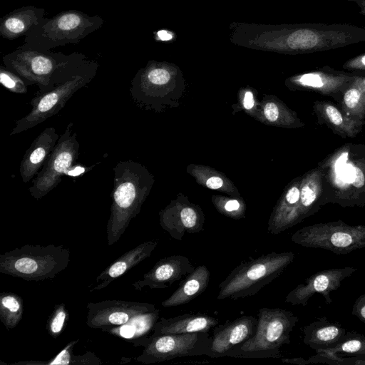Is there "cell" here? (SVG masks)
<instances>
[{
	"label": "cell",
	"instance_id": "cell-21",
	"mask_svg": "<svg viewBox=\"0 0 365 365\" xmlns=\"http://www.w3.org/2000/svg\"><path fill=\"white\" fill-rule=\"evenodd\" d=\"M43 8L24 6L16 9L0 19V35L8 40L26 36L45 18Z\"/></svg>",
	"mask_w": 365,
	"mask_h": 365
},
{
	"label": "cell",
	"instance_id": "cell-7",
	"mask_svg": "<svg viewBox=\"0 0 365 365\" xmlns=\"http://www.w3.org/2000/svg\"><path fill=\"white\" fill-rule=\"evenodd\" d=\"M299 321L292 312L261 308L254 335L229 351L226 356L242 359L280 358V348L290 343V333Z\"/></svg>",
	"mask_w": 365,
	"mask_h": 365
},
{
	"label": "cell",
	"instance_id": "cell-9",
	"mask_svg": "<svg viewBox=\"0 0 365 365\" xmlns=\"http://www.w3.org/2000/svg\"><path fill=\"white\" fill-rule=\"evenodd\" d=\"M142 336L133 341L144 349L135 361L150 364L172 360L177 357L210 356L212 336L209 332L163 334L154 337Z\"/></svg>",
	"mask_w": 365,
	"mask_h": 365
},
{
	"label": "cell",
	"instance_id": "cell-4",
	"mask_svg": "<svg viewBox=\"0 0 365 365\" xmlns=\"http://www.w3.org/2000/svg\"><path fill=\"white\" fill-rule=\"evenodd\" d=\"M294 256L292 252H272L242 262L219 284L217 299L236 300L256 294L281 275Z\"/></svg>",
	"mask_w": 365,
	"mask_h": 365
},
{
	"label": "cell",
	"instance_id": "cell-30",
	"mask_svg": "<svg viewBox=\"0 0 365 365\" xmlns=\"http://www.w3.org/2000/svg\"><path fill=\"white\" fill-rule=\"evenodd\" d=\"M68 317L69 313L65 304L61 302L56 304L47 320L46 330L48 334L53 338L58 337L64 329Z\"/></svg>",
	"mask_w": 365,
	"mask_h": 365
},
{
	"label": "cell",
	"instance_id": "cell-6",
	"mask_svg": "<svg viewBox=\"0 0 365 365\" xmlns=\"http://www.w3.org/2000/svg\"><path fill=\"white\" fill-rule=\"evenodd\" d=\"M104 20L98 15L89 16L81 11H63L51 18L45 17L24 38L21 46L41 51H50L68 43H78L101 29Z\"/></svg>",
	"mask_w": 365,
	"mask_h": 365
},
{
	"label": "cell",
	"instance_id": "cell-11",
	"mask_svg": "<svg viewBox=\"0 0 365 365\" xmlns=\"http://www.w3.org/2000/svg\"><path fill=\"white\" fill-rule=\"evenodd\" d=\"M73 127L71 122L66 125L53 152L32 180L29 191L34 198L39 200L56 187L66 170L76 164L80 144Z\"/></svg>",
	"mask_w": 365,
	"mask_h": 365
},
{
	"label": "cell",
	"instance_id": "cell-3",
	"mask_svg": "<svg viewBox=\"0 0 365 365\" xmlns=\"http://www.w3.org/2000/svg\"><path fill=\"white\" fill-rule=\"evenodd\" d=\"M113 172L110 215L106 226L109 246L120 240L130 221L140 212L151 181L146 169L132 160L118 162Z\"/></svg>",
	"mask_w": 365,
	"mask_h": 365
},
{
	"label": "cell",
	"instance_id": "cell-22",
	"mask_svg": "<svg viewBox=\"0 0 365 365\" xmlns=\"http://www.w3.org/2000/svg\"><path fill=\"white\" fill-rule=\"evenodd\" d=\"M323 170L319 165L308 172L300 185V197L296 211V223L318 212L324 192Z\"/></svg>",
	"mask_w": 365,
	"mask_h": 365
},
{
	"label": "cell",
	"instance_id": "cell-23",
	"mask_svg": "<svg viewBox=\"0 0 365 365\" xmlns=\"http://www.w3.org/2000/svg\"><path fill=\"white\" fill-rule=\"evenodd\" d=\"M302 332L303 342L317 351L335 346L344 336L346 330L340 324L322 317L304 326Z\"/></svg>",
	"mask_w": 365,
	"mask_h": 365
},
{
	"label": "cell",
	"instance_id": "cell-14",
	"mask_svg": "<svg viewBox=\"0 0 365 365\" xmlns=\"http://www.w3.org/2000/svg\"><path fill=\"white\" fill-rule=\"evenodd\" d=\"M195 267L183 255H172L158 260L150 271L132 285L135 290L145 287L165 289L180 281L192 272Z\"/></svg>",
	"mask_w": 365,
	"mask_h": 365
},
{
	"label": "cell",
	"instance_id": "cell-8",
	"mask_svg": "<svg viewBox=\"0 0 365 365\" xmlns=\"http://www.w3.org/2000/svg\"><path fill=\"white\" fill-rule=\"evenodd\" d=\"M291 239L302 247L344 255L365 247V225H349L342 220L319 222L297 230Z\"/></svg>",
	"mask_w": 365,
	"mask_h": 365
},
{
	"label": "cell",
	"instance_id": "cell-26",
	"mask_svg": "<svg viewBox=\"0 0 365 365\" xmlns=\"http://www.w3.org/2000/svg\"><path fill=\"white\" fill-rule=\"evenodd\" d=\"M338 104L349 116L365 121V78H356L345 90Z\"/></svg>",
	"mask_w": 365,
	"mask_h": 365
},
{
	"label": "cell",
	"instance_id": "cell-15",
	"mask_svg": "<svg viewBox=\"0 0 365 365\" xmlns=\"http://www.w3.org/2000/svg\"><path fill=\"white\" fill-rule=\"evenodd\" d=\"M257 318L242 316L233 321L217 325L212 332L211 358L226 356L227 354L251 338L256 330Z\"/></svg>",
	"mask_w": 365,
	"mask_h": 365
},
{
	"label": "cell",
	"instance_id": "cell-19",
	"mask_svg": "<svg viewBox=\"0 0 365 365\" xmlns=\"http://www.w3.org/2000/svg\"><path fill=\"white\" fill-rule=\"evenodd\" d=\"M314 111L319 124L327 125L344 138L356 137L365 124V121L349 116L339 106L329 101H315Z\"/></svg>",
	"mask_w": 365,
	"mask_h": 365
},
{
	"label": "cell",
	"instance_id": "cell-18",
	"mask_svg": "<svg viewBox=\"0 0 365 365\" xmlns=\"http://www.w3.org/2000/svg\"><path fill=\"white\" fill-rule=\"evenodd\" d=\"M160 224L171 237L182 240L187 233L195 234L203 230L204 217L192 206L172 207L160 212Z\"/></svg>",
	"mask_w": 365,
	"mask_h": 365
},
{
	"label": "cell",
	"instance_id": "cell-36",
	"mask_svg": "<svg viewBox=\"0 0 365 365\" xmlns=\"http://www.w3.org/2000/svg\"><path fill=\"white\" fill-rule=\"evenodd\" d=\"M222 185L223 180L217 176H212L206 181V186L212 190L219 189Z\"/></svg>",
	"mask_w": 365,
	"mask_h": 365
},
{
	"label": "cell",
	"instance_id": "cell-16",
	"mask_svg": "<svg viewBox=\"0 0 365 365\" xmlns=\"http://www.w3.org/2000/svg\"><path fill=\"white\" fill-rule=\"evenodd\" d=\"M158 244V240L146 241L125 252L99 274L94 282L88 285V291L93 292L108 287L113 281L149 257Z\"/></svg>",
	"mask_w": 365,
	"mask_h": 365
},
{
	"label": "cell",
	"instance_id": "cell-32",
	"mask_svg": "<svg viewBox=\"0 0 365 365\" xmlns=\"http://www.w3.org/2000/svg\"><path fill=\"white\" fill-rule=\"evenodd\" d=\"M225 214L232 217L239 218L242 215V206L237 200H230L225 202L222 207Z\"/></svg>",
	"mask_w": 365,
	"mask_h": 365
},
{
	"label": "cell",
	"instance_id": "cell-35",
	"mask_svg": "<svg viewBox=\"0 0 365 365\" xmlns=\"http://www.w3.org/2000/svg\"><path fill=\"white\" fill-rule=\"evenodd\" d=\"M96 165V164H94L91 166L86 167L81 165L74 164L73 166L68 168V170H66L65 175L76 177L86 173L87 171L91 170Z\"/></svg>",
	"mask_w": 365,
	"mask_h": 365
},
{
	"label": "cell",
	"instance_id": "cell-5",
	"mask_svg": "<svg viewBox=\"0 0 365 365\" xmlns=\"http://www.w3.org/2000/svg\"><path fill=\"white\" fill-rule=\"evenodd\" d=\"M70 258L63 245H25L0 255V272L26 281L53 279L67 268Z\"/></svg>",
	"mask_w": 365,
	"mask_h": 365
},
{
	"label": "cell",
	"instance_id": "cell-2",
	"mask_svg": "<svg viewBox=\"0 0 365 365\" xmlns=\"http://www.w3.org/2000/svg\"><path fill=\"white\" fill-rule=\"evenodd\" d=\"M318 165L324 173L323 205L365 206V145L344 144Z\"/></svg>",
	"mask_w": 365,
	"mask_h": 365
},
{
	"label": "cell",
	"instance_id": "cell-33",
	"mask_svg": "<svg viewBox=\"0 0 365 365\" xmlns=\"http://www.w3.org/2000/svg\"><path fill=\"white\" fill-rule=\"evenodd\" d=\"M352 314L365 323V294L360 295L352 307Z\"/></svg>",
	"mask_w": 365,
	"mask_h": 365
},
{
	"label": "cell",
	"instance_id": "cell-31",
	"mask_svg": "<svg viewBox=\"0 0 365 365\" xmlns=\"http://www.w3.org/2000/svg\"><path fill=\"white\" fill-rule=\"evenodd\" d=\"M0 83L9 91L16 94H26L28 85L16 73L5 66H0Z\"/></svg>",
	"mask_w": 365,
	"mask_h": 365
},
{
	"label": "cell",
	"instance_id": "cell-10",
	"mask_svg": "<svg viewBox=\"0 0 365 365\" xmlns=\"http://www.w3.org/2000/svg\"><path fill=\"white\" fill-rule=\"evenodd\" d=\"M98 68L99 64L96 62L86 71L58 85L51 91L36 95L30 102L31 111L16 120L10 135L31 129L57 114L76 91L92 81Z\"/></svg>",
	"mask_w": 365,
	"mask_h": 365
},
{
	"label": "cell",
	"instance_id": "cell-29",
	"mask_svg": "<svg viewBox=\"0 0 365 365\" xmlns=\"http://www.w3.org/2000/svg\"><path fill=\"white\" fill-rule=\"evenodd\" d=\"M328 350L339 356H352L360 361H365V336L356 331H346L342 339Z\"/></svg>",
	"mask_w": 365,
	"mask_h": 365
},
{
	"label": "cell",
	"instance_id": "cell-34",
	"mask_svg": "<svg viewBox=\"0 0 365 365\" xmlns=\"http://www.w3.org/2000/svg\"><path fill=\"white\" fill-rule=\"evenodd\" d=\"M264 113L266 118L270 122L276 121L279 116L277 106L272 102L267 103L264 106Z\"/></svg>",
	"mask_w": 365,
	"mask_h": 365
},
{
	"label": "cell",
	"instance_id": "cell-27",
	"mask_svg": "<svg viewBox=\"0 0 365 365\" xmlns=\"http://www.w3.org/2000/svg\"><path fill=\"white\" fill-rule=\"evenodd\" d=\"M23 313L24 303L20 296L12 292H1L0 320L8 329L19 324Z\"/></svg>",
	"mask_w": 365,
	"mask_h": 365
},
{
	"label": "cell",
	"instance_id": "cell-20",
	"mask_svg": "<svg viewBox=\"0 0 365 365\" xmlns=\"http://www.w3.org/2000/svg\"><path fill=\"white\" fill-rule=\"evenodd\" d=\"M219 323L217 318L204 314H184L171 318H160L150 335L179 334L209 332Z\"/></svg>",
	"mask_w": 365,
	"mask_h": 365
},
{
	"label": "cell",
	"instance_id": "cell-37",
	"mask_svg": "<svg viewBox=\"0 0 365 365\" xmlns=\"http://www.w3.org/2000/svg\"><path fill=\"white\" fill-rule=\"evenodd\" d=\"M243 106L245 109L250 110L254 106V98L252 93L250 91L246 92L244 101H243Z\"/></svg>",
	"mask_w": 365,
	"mask_h": 365
},
{
	"label": "cell",
	"instance_id": "cell-13",
	"mask_svg": "<svg viewBox=\"0 0 365 365\" xmlns=\"http://www.w3.org/2000/svg\"><path fill=\"white\" fill-rule=\"evenodd\" d=\"M357 270L351 267L330 268L319 271L309 277L304 283L297 285L290 291L285 302L292 305L306 306L309 299L316 293L321 294L327 304L333 302L331 292L336 291L342 281Z\"/></svg>",
	"mask_w": 365,
	"mask_h": 365
},
{
	"label": "cell",
	"instance_id": "cell-24",
	"mask_svg": "<svg viewBox=\"0 0 365 365\" xmlns=\"http://www.w3.org/2000/svg\"><path fill=\"white\" fill-rule=\"evenodd\" d=\"M355 78L342 75L312 72L298 76L295 83L305 89L331 97L339 102L345 90Z\"/></svg>",
	"mask_w": 365,
	"mask_h": 365
},
{
	"label": "cell",
	"instance_id": "cell-17",
	"mask_svg": "<svg viewBox=\"0 0 365 365\" xmlns=\"http://www.w3.org/2000/svg\"><path fill=\"white\" fill-rule=\"evenodd\" d=\"M60 135L56 128H45L26 150L20 163V175L24 182H29L42 168L53 152Z\"/></svg>",
	"mask_w": 365,
	"mask_h": 365
},
{
	"label": "cell",
	"instance_id": "cell-28",
	"mask_svg": "<svg viewBox=\"0 0 365 365\" xmlns=\"http://www.w3.org/2000/svg\"><path fill=\"white\" fill-rule=\"evenodd\" d=\"M78 339L71 341L56 356L48 361H41V364L48 365H101L102 361L96 354L87 351L83 354L74 355L73 349Z\"/></svg>",
	"mask_w": 365,
	"mask_h": 365
},
{
	"label": "cell",
	"instance_id": "cell-25",
	"mask_svg": "<svg viewBox=\"0 0 365 365\" xmlns=\"http://www.w3.org/2000/svg\"><path fill=\"white\" fill-rule=\"evenodd\" d=\"M210 272L205 265H200L185 277L178 288L162 302L163 307L187 304L200 296L208 287Z\"/></svg>",
	"mask_w": 365,
	"mask_h": 365
},
{
	"label": "cell",
	"instance_id": "cell-12",
	"mask_svg": "<svg viewBox=\"0 0 365 365\" xmlns=\"http://www.w3.org/2000/svg\"><path fill=\"white\" fill-rule=\"evenodd\" d=\"M88 314L86 324L92 329L109 331L121 327L140 317L157 309L148 302L124 300H104L89 302L86 305Z\"/></svg>",
	"mask_w": 365,
	"mask_h": 365
},
{
	"label": "cell",
	"instance_id": "cell-38",
	"mask_svg": "<svg viewBox=\"0 0 365 365\" xmlns=\"http://www.w3.org/2000/svg\"><path fill=\"white\" fill-rule=\"evenodd\" d=\"M361 63L363 66H365V56L362 57L361 58Z\"/></svg>",
	"mask_w": 365,
	"mask_h": 365
},
{
	"label": "cell",
	"instance_id": "cell-1",
	"mask_svg": "<svg viewBox=\"0 0 365 365\" xmlns=\"http://www.w3.org/2000/svg\"><path fill=\"white\" fill-rule=\"evenodd\" d=\"M2 61L6 68L19 75L28 86L36 85L37 95L51 91L96 63L80 52L65 54L22 46L4 55Z\"/></svg>",
	"mask_w": 365,
	"mask_h": 365
}]
</instances>
